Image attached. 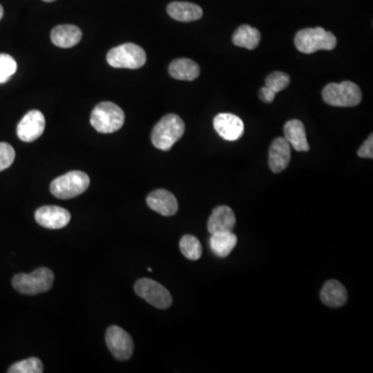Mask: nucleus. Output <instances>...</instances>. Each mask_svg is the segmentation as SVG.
<instances>
[{
  "label": "nucleus",
  "mask_w": 373,
  "mask_h": 373,
  "mask_svg": "<svg viewBox=\"0 0 373 373\" xmlns=\"http://www.w3.org/2000/svg\"><path fill=\"white\" fill-rule=\"evenodd\" d=\"M185 133V124L176 114H167L154 127L152 143L154 147L167 152L182 138Z\"/></svg>",
  "instance_id": "f257e3e1"
},
{
  "label": "nucleus",
  "mask_w": 373,
  "mask_h": 373,
  "mask_svg": "<svg viewBox=\"0 0 373 373\" xmlns=\"http://www.w3.org/2000/svg\"><path fill=\"white\" fill-rule=\"evenodd\" d=\"M125 122L122 108L112 102H102L91 112V124L102 134H111L120 130Z\"/></svg>",
  "instance_id": "f03ea898"
},
{
  "label": "nucleus",
  "mask_w": 373,
  "mask_h": 373,
  "mask_svg": "<svg viewBox=\"0 0 373 373\" xmlns=\"http://www.w3.org/2000/svg\"><path fill=\"white\" fill-rule=\"evenodd\" d=\"M295 44L300 52L311 54L320 50L334 49L337 45V39L331 31L325 30L322 27L305 28L295 35Z\"/></svg>",
  "instance_id": "7ed1b4c3"
},
{
  "label": "nucleus",
  "mask_w": 373,
  "mask_h": 373,
  "mask_svg": "<svg viewBox=\"0 0 373 373\" xmlns=\"http://www.w3.org/2000/svg\"><path fill=\"white\" fill-rule=\"evenodd\" d=\"M322 99L335 107H355L361 103V89L351 81L330 83L322 91Z\"/></svg>",
  "instance_id": "20e7f679"
},
{
  "label": "nucleus",
  "mask_w": 373,
  "mask_h": 373,
  "mask_svg": "<svg viewBox=\"0 0 373 373\" xmlns=\"http://www.w3.org/2000/svg\"><path fill=\"white\" fill-rule=\"evenodd\" d=\"M53 281L54 274L50 269L39 268L30 274L16 275L12 284L19 293L33 295L49 291Z\"/></svg>",
  "instance_id": "39448f33"
},
{
  "label": "nucleus",
  "mask_w": 373,
  "mask_h": 373,
  "mask_svg": "<svg viewBox=\"0 0 373 373\" xmlns=\"http://www.w3.org/2000/svg\"><path fill=\"white\" fill-rule=\"evenodd\" d=\"M89 184L91 180L85 172L75 170L56 178L50 185V192L60 199H71L84 193Z\"/></svg>",
  "instance_id": "423d86ee"
},
{
  "label": "nucleus",
  "mask_w": 373,
  "mask_h": 373,
  "mask_svg": "<svg viewBox=\"0 0 373 373\" xmlns=\"http://www.w3.org/2000/svg\"><path fill=\"white\" fill-rule=\"evenodd\" d=\"M107 62L113 68L136 70L145 66L147 54L145 50L136 44H122L108 52Z\"/></svg>",
  "instance_id": "0eeeda50"
},
{
  "label": "nucleus",
  "mask_w": 373,
  "mask_h": 373,
  "mask_svg": "<svg viewBox=\"0 0 373 373\" xmlns=\"http://www.w3.org/2000/svg\"><path fill=\"white\" fill-rule=\"evenodd\" d=\"M135 293L147 303L159 309H167L172 306V297L170 291L152 279L143 278L137 281L134 286Z\"/></svg>",
  "instance_id": "6e6552de"
},
{
  "label": "nucleus",
  "mask_w": 373,
  "mask_h": 373,
  "mask_svg": "<svg viewBox=\"0 0 373 373\" xmlns=\"http://www.w3.org/2000/svg\"><path fill=\"white\" fill-rule=\"evenodd\" d=\"M106 345L110 353L118 361L130 359L134 352L132 337L118 326L109 327L106 331Z\"/></svg>",
  "instance_id": "1a4fd4ad"
},
{
  "label": "nucleus",
  "mask_w": 373,
  "mask_h": 373,
  "mask_svg": "<svg viewBox=\"0 0 373 373\" xmlns=\"http://www.w3.org/2000/svg\"><path fill=\"white\" fill-rule=\"evenodd\" d=\"M45 116L39 110H30L17 127V135L23 143H33L45 131Z\"/></svg>",
  "instance_id": "9d476101"
},
{
  "label": "nucleus",
  "mask_w": 373,
  "mask_h": 373,
  "mask_svg": "<svg viewBox=\"0 0 373 373\" xmlns=\"http://www.w3.org/2000/svg\"><path fill=\"white\" fill-rule=\"evenodd\" d=\"M37 224L44 228L60 229L70 223L71 214L66 208L55 206H45L37 210L35 214Z\"/></svg>",
  "instance_id": "9b49d317"
},
{
  "label": "nucleus",
  "mask_w": 373,
  "mask_h": 373,
  "mask_svg": "<svg viewBox=\"0 0 373 373\" xmlns=\"http://www.w3.org/2000/svg\"><path fill=\"white\" fill-rule=\"evenodd\" d=\"M216 132L225 140L235 141L244 134L245 126L239 116L231 113H220L214 118Z\"/></svg>",
  "instance_id": "f8f14e48"
},
{
  "label": "nucleus",
  "mask_w": 373,
  "mask_h": 373,
  "mask_svg": "<svg viewBox=\"0 0 373 373\" xmlns=\"http://www.w3.org/2000/svg\"><path fill=\"white\" fill-rule=\"evenodd\" d=\"M147 203L149 208L165 217L174 216L179 210L176 196L172 192L164 189L155 190L152 192L147 196Z\"/></svg>",
  "instance_id": "ddd939ff"
},
{
  "label": "nucleus",
  "mask_w": 373,
  "mask_h": 373,
  "mask_svg": "<svg viewBox=\"0 0 373 373\" xmlns=\"http://www.w3.org/2000/svg\"><path fill=\"white\" fill-rule=\"evenodd\" d=\"M291 161V145L286 139L278 137L273 141L269 151V166L275 174L286 170Z\"/></svg>",
  "instance_id": "4468645a"
},
{
  "label": "nucleus",
  "mask_w": 373,
  "mask_h": 373,
  "mask_svg": "<svg viewBox=\"0 0 373 373\" xmlns=\"http://www.w3.org/2000/svg\"><path fill=\"white\" fill-rule=\"evenodd\" d=\"M235 216L233 210L229 206H221L215 208L208 218V229L210 235L233 231L235 226Z\"/></svg>",
  "instance_id": "2eb2a0df"
},
{
  "label": "nucleus",
  "mask_w": 373,
  "mask_h": 373,
  "mask_svg": "<svg viewBox=\"0 0 373 373\" xmlns=\"http://www.w3.org/2000/svg\"><path fill=\"white\" fill-rule=\"evenodd\" d=\"M82 39V31L75 25H58L51 31V41L60 48H71L76 46Z\"/></svg>",
  "instance_id": "dca6fc26"
},
{
  "label": "nucleus",
  "mask_w": 373,
  "mask_h": 373,
  "mask_svg": "<svg viewBox=\"0 0 373 373\" xmlns=\"http://www.w3.org/2000/svg\"><path fill=\"white\" fill-rule=\"evenodd\" d=\"M284 138L297 152H308L309 143L306 137L305 127L299 120H291L285 124Z\"/></svg>",
  "instance_id": "f3484780"
},
{
  "label": "nucleus",
  "mask_w": 373,
  "mask_h": 373,
  "mask_svg": "<svg viewBox=\"0 0 373 373\" xmlns=\"http://www.w3.org/2000/svg\"><path fill=\"white\" fill-rule=\"evenodd\" d=\"M320 299L329 307H341L347 302V291L339 281L329 280L320 291Z\"/></svg>",
  "instance_id": "a211bd4d"
},
{
  "label": "nucleus",
  "mask_w": 373,
  "mask_h": 373,
  "mask_svg": "<svg viewBox=\"0 0 373 373\" xmlns=\"http://www.w3.org/2000/svg\"><path fill=\"white\" fill-rule=\"evenodd\" d=\"M167 12L172 19L181 22H192L199 20L203 12L197 4L191 2L174 1L167 6Z\"/></svg>",
  "instance_id": "6ab92c4d"
},
{
  "label": "nucleus",
  "mask_w": 373,
  "mask_h": 373,
  "mask_svg": "<svg viewBox=\"0 0 373 373\" xmlns=\"http://www.w3.org/2000/svg\"><path fill=\"white\" fill-rule=\"evenodd\" d=\"M170 74L176 80L193 81L199 76L200 68L189 58H179L170 64Z\"/></svg>",
  "instance_id": "aec40b11"
},
{
  "label": "nucleus",
  "mask_w": 373,
  "mask_h": 373,
  "mask_svg": "<svg viewBox=\"0 0 373 373\" xmlns=\"http://www.w3.org/2000/svg\"><path fill=\"white\" fill-rule=\"evenodd\" d=\"M210 235V249L218 257H226L237 246V237L233 231H223Z\"/></svg>",
  "instance_id": "412c9836"
},
{
  "label": "nucleus",
  "mask_w": 373,
  "mask_h": 373,
  "mask_svg": "<svg viewBox=\"0 0 373 373\" xmlns=\"http://www.w3.org/2000/svg\"><path fill=\"white\" fill-rule=\"evenodd\" d=\"M260 37L262 35H260L258 29L249 26V25H242L233 33V43L237 47L253 50L260 44Z\"/></svg>",
  "instance_id": "4be33fe9"
},
{
  "label": "nucleus",
  "mask_w": 373,
  "mask_h": 373,
  "mask_svg": "<svg viewBox=\"0 0 373 373\" xmlns=\"http://www.w3.org/2000/svg\"><path fill=\"white\" fill-rule=\"evenodd\" d=\"M180 249L183 255L190 260H197L201 257L202 247L199 239L194 235H184L181 239Z\"/></svg>",
  "instance_id": "5701e85b"
},
{
  "label": "nucleus",
  "mask_w": 373,
  "mask_h": 373,
  "mask_svg": "<svg viewBox=\"0 0 373 373\" xmlns=\"http://www.w3.org/2000/svg\"><path fill=\"white\" fill-rule=\"evenodd\" d=\"M44 372L43 363L37 358H29L17 362L8 368V373H42Z\"/></svg>",
  "instance_id": "b1692460"
},
{
  "label": "nucleus",
  "mask_w": 373,
  "mask_h": 373,
  "mask_svg": "<svg viewBox=\"0 0 373 373\" xmlns=\"http://www.w3.org/2000/svg\"><path fill=\"white\" fill-rule=\"evenodd\" d=\"M291 78L283 72H273L266 79V85L273 93H277L289 87Z\"/></svg>",
  "instance_id": "393cba45"
},
{
  "label": "nucleus",
  "mask_w": 373,
  "mask_h": 373,
  "mask_svg": "<svg viewBox=\"0 0 373 373\" xmlns=\"http://www.w3.org/2000/svg\"><path fill=\"white\" fill-rule=\"evenodd\" d=\"M17 72V62L8 54H0V84L8 82Z\"/></svg>",
  "instance_id": "a878e982"
},
{
  "label": "nucleus",
  "mask_w": 373,
  "mask_h": 373,
  "mask_svg": "<svg viewBox=\"0 0 373 373\" xmlns=\"http://www.w3.org/2000/svg\"><path fill=\"white\" fill-rule=\"evenodd\" d=\"M15 149L6 143H0V172H3L14 163Z\"/></svg>",
  "instance_id": "bb28decb"
},
{
  "label": "nucleus",
  "mask_w": 373,
  "mask_h": 373,
  "mask_svg": "<svg viewBox=\"0 0 373 373\" xmlns=\"http://www.w3.org/2000/svg\"><path fill=\"white\" fill-rule=\"evenodd\" d=\"M358 156L361 158H367V159H372L373 158V136L370 134L367 140L363 143L359 151H358Z\"/></svg>",
  "instance_id": "cd10ccee"
},
{
  "label": "nucleus",
  "mask_w": 373,
  "mask_h": 373,
  "mask_svg": "<svg viewBox=\"0 0 373 373\" xmlns=\"http://www.w3.org/2000/svg\"><path fill=\"white\" fill-rule=\"evenodd\" d=\"M276 93H273L268 87H264L260 91V98L264 103H272L274 101Z\"/></svg>",
  "instance_id": "c85d7f7f"
},
{
  "label": "nucleus",
  "mask_w": 373,
  "mask_h": 373,
  "mask_svg": "<svg viewBox=\"0 0 373 373\" xmlns=\"http://www.w3.org/2000/svg\"><path fill=\"white\" fill-rule=\"evenodd\" d=\"M2 17H3V8H2L1 4H0V20H1Z\"/></svg>",
  "instance_id": "c756f323"
},
{
  "label": "nucleus",
  "mask_w": 373,
  "mask_h": 373,
  "mask_svg": "<svg viewBox=\"0 0 373 373\" xmlns=\"http://www.w3.org/2000/svg\"><path fill=\"white\" fill-rule=\"evenodd\" d=\"M43 1H45V2H53V1H55V0H43Z\"/></svg>",
  "instance_id": "7c9ffc66"
}]
</instances>
